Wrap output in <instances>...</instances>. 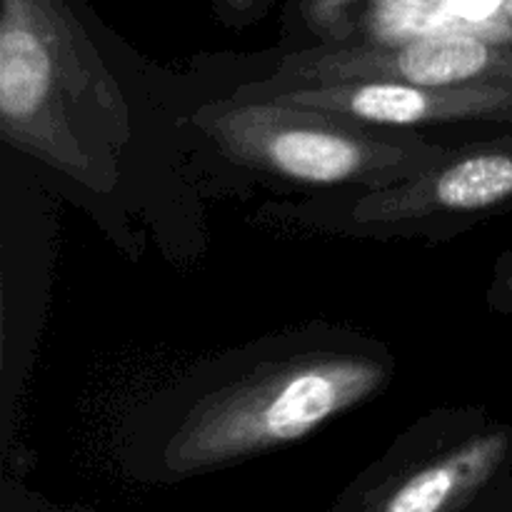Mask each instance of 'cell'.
<instances>
[{
  "instance_id": "cell-1",
  "label": "cell",
  "mask_w": 512,
  "mask_h": 512,
  "mask_svg": "<svg viewBox=\"0 0 512 512\" xmlns=\"http://www.w3.org/2000/svg\"><path fill=\"white\" fill-rule=\"evenodd\" d=\"M395 355L365 333L305 325L203 360L140 405L120 468L178 485L290 448L393 383Z\"/></svg>"
},
{
  "instance_id": "cell-2",
  "label": "cell",
  "mask_w": 512,
  "mask_h": 512,
  "mask_svg": "<svg viewBox=\"0 0 512 512\" xmlns=\"http://www.w3.org/2000/svg\"><path fill=\"white\" fill-rule=\"evenodd\" d=\"M0 135L85 193H118L128 95L65 0H0Z\"/></svg>"
},
{
  "instance_id": "cell-3",
  "label": "cell",
  "mask_w": 512,
  "mask_h": 512,
  "mask_svg": "<svg viewBox=\"0 0 512 512\" xmlns=\"http://www.w3.org/2000/svg\"><path fill=\"white\" fill-rule=\"evenodd\" d=\"M188 125L235 170L305 198L388 188L450 150L413 130L238 90L200 103Z\"/></svg>"
},
{
  "instance_id": "cell-4",
  "label": "cell",
  "mask_w": 512,
  "mask_h": 512,
  "mask_svg": "<svg viewBox=\"0 0 512 512\" xmlns=\"http://www.w3.org/2000/svg\"><path fill=\"white\" fill-rule=\"evenodd\" d=\"M512 213V125L465 143L425 173L375 190L265 203L258 220L285 233L445 243Z\"/></svg>"
},
{
  "instance_id": "cell-5",
  "label": "cell",
  "mask_w": 512,
  "mask_h": 512,
  "mask_svg": "<svg viewBox=\"0 0 512 512\" xmlns=\"http://www.w3.org/2000/svg\"><path fill=\"white\" fill-rule=\"evenodd\" d=\"M512 470V418L475 405L420 415L330 512H470Z\"/></svg>"
},
{
  "instance_id": "cell-6",
  "label": "cell",
  "mask_w": 512,
  "mask_h": 512,
  "mask_svg": "<svg viewBox=\"0 0 512 512\" xmlns=\"http://www.w3.org/2000/svg\"><path fill=\"white\" fill-rule=\"evenodd\" d=\"M398 80L433 85H512V45L478 38H418L393 45L340 43L285 50L263 80Z\"/></svg>"
},
{
  "instance_id": "cell-7",
  "label": "cell",
  "mask_w": 512,
  "mask_h": 512,
  "mask_svg": "<svg viewBox=\"0 0 512 512\" xmlns=\"http://www.w3.org/2000/svg\"><path fill=\"white\" fill-rule=\"evenodd\" d=\"M418 38L512 45V0H373L355 15L345 43L393 45Z\"/></svg>"
},
{
  "instance_id": "cell-8",
  "label": "cell",
  "mask_w": 512,
  "mask_h": 512,
  "mask_svg": "<svg viewBox=\"0 0 512 512\" xmlns=\"http://www.w3.org/2000/svg\"><path fill=\"white\" fill-rule=\"evenodd\" d=\"M373 0H300L293 13V48L338 45L350 38L353 20Z\"/></svg>"
},
{
  "instance_id": "cell-9",
  "label": "cell",
  "mask_w": 512,
  "mask_h": 512,
  "mask_svg": "<svg viewBox=\"0 0 512 512\" xmlns=\"http://www.w3.org/2000/svg\"><path fill=\"white\" fill-rule=\"evenodd\" d=\"M485 305L493 313L512 315V245L495 260L488 290H485Z\"/></svg>"
},
{
  "instance_id": "cell-10",
  "label": "cell",
  "mask_w": 512,
  "mask_h": 512,
  "mask_svg": "<svg viewBox=\"0 0 512 512\" xmlns=\"http://www.w3.org/2000/svg\"><path fill=\"white\" fill-rule=\"evenodd\" d=\"M0 512H83V510L55 508V505L40 500L38 495L28 493L20 483H10V480H5L3 505H0Z\"/></svg>"
},
{
  "instance_id": "cell-11",
  "label": "cell",
  "mask_w": 512,
  "mask_h": 512,
  "mask_svg": "<svg viewBox=\"0 0 512 512\" xmlns=\"http://www.w3.org/2000/svg\"><path fill=\"white\" fill-rule=\"evenodd\" d=\"M470 512H512V470L488 490Z\"/></svg>"
},
{
  "instance_id": "cell-12",
  "label": "cell",
  "mask_w": 512,
  "mask_h": 512,
  "mask_svg": "<svg viewBox=\"0 0 512 512\" xmlns=\"http://www.w3.org/2000/svg\"><path fill=\"white\" fill-rule=\"evenodd\" d=\"M220 5H223L225 13L233 15L235 20H245L248 15L258 13L263 0H220Z\"/></svg>"
}]
</instances>
